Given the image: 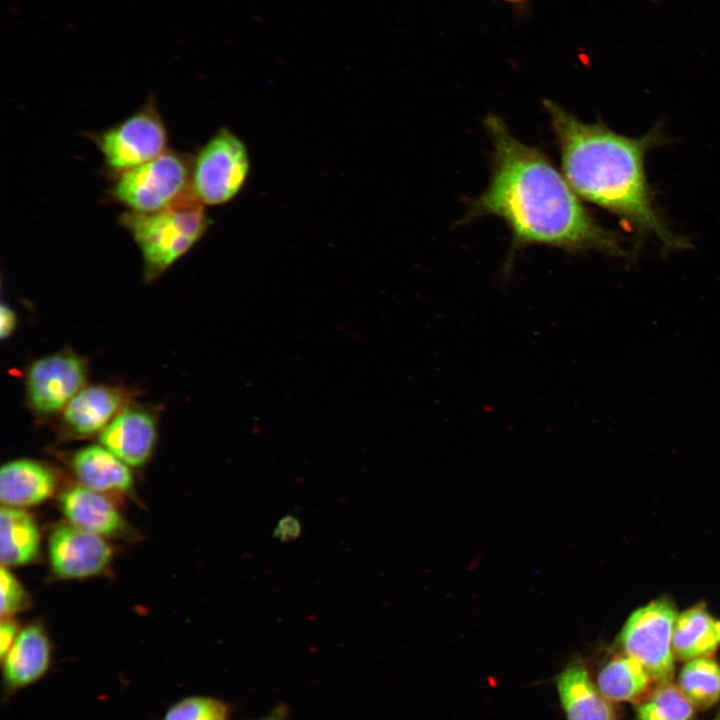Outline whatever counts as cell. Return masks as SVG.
I'll use <instances>...</instances> for the list:
<instances>
[{"label":"cell","instance_id":"cell-7","mask_svg":"<svg viewBox=\"0 0 720 720\" xmlns=\"http://www.w3.org/2000/svg\"><path fill=\"white\" fill-rule=\"evenodd\" d=\"M89 138L115 174L151 161L168 150L167 130L152 97L129 117L89 134Z\"/></svg>","mask_w":720,"mask_h":720},{"label":"cell","instance_id":"cell-20","mask_svg":"<svg viewBox=\"0 0 720 720\" xmlns=\"http://www.w3.org/2000/svg\"><path fill=\"white\" fill-rule=\"evenodd\" d=\"M678 686L694 708H711L720 700L719 664L711 658L687 661L679 673Z\"/></svg>","mask_w":720,"mask_h":720},{"label":"cell","instance_id":"cell-2","mask_svg":"<svg viewBox=\"0 0 720 720\" xmlns=\"http://www.w3.org/2000/svg\"><path fill=\"white\" fill-rule=\"evenodd\" d=\"M561 155L562 171L575 193L615 214L639 236L655 237L664 250L688 247L659 213L647 182V151L662 142L658 128L638 138L602 123H584L553 101L544 100Z\"/></svg>","mask_w":720,"mask_h":720},{"label":"cell","instance_id":"cell-28","mask_svg":"<svg viewBox=\"0 0 720 720\" xmlns=\"http://www.w3.org/2000/svg\"><path fill=\"white\" fill-rule=\"evenodd\" d=\"M503 1L509 2V3H512V4H521V3H524V2L527 1V0H503Z\"/></svg>","mask_w":720,"mask_h":720},{"label":"cell","instance_id":"cell-19","mask_svg":"<svg viewBox=\"0 0 720 720\" xmlns=\"http://www.w3.org/2000/svg\"><path fill=\"white\" fill-rule=\"evenodd\" d=\"M653 680L636 659L622 655L608 661L597 676V686L611 702H638Z\"/></svg>","mask_w":720,"mask_h":720},{"label":"cell","instance_id":"cell-16","mask_svg":"<svg viewBox=\"0 0 720 720\" xmlns=\"http://www.w3.org/2000/svg\"><path fill=\"white\" fill-rule=\"evenodd\" d=\"M72 469L83 486L98 492H127L133 477L129 466L104 446L90 445L76 451Z\"/></svg>","mask_w":720,"mask_h":720},{"label":"cell","instance_id":"cell-23","mask_svg":"<svg viewBox=\"0 0 720 720\" xmlns=\"http://www.w3.org/2000/svg\"><path fill=\"white\" fill-rule=\"evenodd\" d=\"M0 594L2 619L10 618L26 606L27 596L23 586L5 566L0 571Z\"/></svg>","mask_w":720,"mask_h":720},{"label":"cell","instance_id":"cell-9","mask_svg":"<svg viewBox=\"0 0 720 720\" xmlns=\"http://www.w3.org/2000/svg\"><path fill=\"white\" fill-rule=\"evenodd\" d=\"M112 551L102 536L72 524L55 527L49 537V557L55 574L64 579H81L103 572Z\"/></svg>","mask_w":720,"mask_h":720},{"label":"cell","instance_id":"cell-14","mask_svg":"<svg viewBox=\"0 0 720 720\" xmlns=\"http://www.w3.org/2000/svg\"><path fill=\"white\" fill-rule=\"evenodd\" d=\"M562 708L568 720H614L612 703L595 684L583 664L570 663L556 679Z\"/></svg>","mask_w":720,"mask_h":720},{"label":"cell","instance_id":"cell-27","mask_svg":"<svg viewBox=\"0 0 720 720\" xmlns=\"http://www.w3.org/2000/svg\"><path fill=\"white\" fill-rule=\"evenodd\" d=\"M289 710L285 704H279L267 714L255 720H288Z\"/></svg>","mask_w":720,"mask_h":720},{"label":"cell","instance_id":"cell-4","mask_svg":"<svg viewBox=\"0 0 720 720\" xmlns=\"http://www.w3.org/2000/svg\"><path fill=\"white\" fill-rule=\"evenodd\" d=\"M193 157L166 150L144 164L116 174L111 198L137 213L168 207L191 190Z\"/></svg>","mask_w":720,"mask_h":720},{"label":"cell","instance_id":"cell-24","mask_svg":"<svg viewBox=\"0 0 720 720\" xmlns=\"http://www.w3.org/2000/svg\"><path fill=\"white\" fill-rule=\"evenodd\" d=\"M300 534L301 524L299 520L292 515H286L281 518L273 532V536L281 541L296 539Z\"/></svg>","mask_w":720,"mask_h":720},{"label":"cell","instance_id":"cell-12","mask_svg":"<svg viewBox=\"0 0 720 720\" xmlns=\"http://www.w3.org/2000/svg\"><path fill=\"white\" fill-rule=\"evenodd\" d=\"M51 662L52 646L44 628L39 624L25 626L1 659L4 697L9 698L40 681L48 673Z\"/></svg>","mask_w":720,"mask_h":720},{"label":"cell","instance_id":"cell-22","mask_svg":"<svg viewBox=\"0 0 720 720\" xmlns=\"http://www.w3.org/2000/svg\"><path fill=\"white\" fill-rule=\"evenodd\" d=\"M229 705L209 696H188L168 708L161 720H228Z\"/></svg>","mask_w":720,"mask_h":720},{"label":"cell","instance_id":"cell-18","mask_svg":"<svg viewBox=\"0 0 720 720\" xmlns=\"http://www.w3.org/2000/svg\"><path fill=\"white\" fill-rule=\"evenodd\" d=\"M40 533L32 517L13 507L0 511V560L2 566L31 563L39 555Z\"/></svg>","mask_w":720,"mask_h":720},{"label":"cell","instance_id":"cell-3","mask_svg":"<svg viewBox=\"0 0 720 720\" xmlns=\"http://www.w3.org/2000/svg\"><path fill=\"white\" fill-rule=\"evenodd\" d=\"M137 244L146 281H154L184 256L207 232L205 205L190 191L168 207L151 213L126 211L119 217Z\"/></svg>","mask_w":720,"mask_h":720},{"label":"cell","instance_id":"cell-15","mask_svg":"<svg viewBox=\"0 0 720 720\" xmlns=\"http://www.w3.org/2000/svg\"><path fill=\"white\" fill-rule=\"evenodd\" d=\"M60 507L70 524L100 536H112L124 529L115 506L101 493L85 486L64 491Z\"/></svg>","mask_w":720,"mask_h":720},{"label":"cell","instance_id":"cell-6","mask_svg":"<svg viewBox=\"0 0 720 720\" xmlns=\"http://www.w3.org/2000/svg\"><path fill=\"white\" fill-rule=\"evenodd\" d=\"M249 171L245 144L231 130L221 128L193 157L190 190L205 206L222 205L238 195Z\"/></svg>","mask_w":720,"mask_h":720},{"label":"cell","instance_id":"cell-17","mask_svg":"<svg viewBox=\"0 0 720 720\" xmlns=\"http://www.w3.org/2000/svg\"><path fill=\"white\" fill-rule=\"evenodd\" d=\"M720 647V621L702 605L677 616L672 636L674 657L680 661L709 658Z\"/></svg>","mask_w":720,"mask_h":720},{"label":"cell","instance_id":"cell-26","mask_svg":"<svg viewBox=\"0 0 720 720\" xmlns=\"http://www.w3.org/2000/svg\"><path fill=\"white\" fill-rule=\"evenodd\" d=\"M17 326V316L5 303L1 304L0 309V336L2 339L8 338Z\"/></svg>","mask_w":720,"mask_h":720},{"label":"cell","instance_id":"cell-10","mask_svg":"<svg viewBox=\"0 0 720 720\" xmlns=\"http://www.w3.org/2000/svg\"><path fill=\"white\" fill-rule=\"evenodd\" d=\"M127 404L128 393L121 387L107 384L85 386L61 412L60 434L66 438L100 434Z\"/></svg>","mask_w":720,"mask_h":720},{"label":"cell","instance_id":"cell-8","mask_svg":"<svg viewBox=\"0 0 720 720\" xmlns=\"http://www.w3.org/2000/svg\"><path fill=\"white\" fill-rule=\"evenodd\" d=\"M87 376V361L71 350L35 360L25 376V398L29 409L40 418L61 413L85 387Z\"/></svg>","mask_w":720,"mask_h":720},{"label":"cell","instance_id":"cell-11","mask_svg":"<svg viewBox=\"0 0 720 720\" xmlns=\"http://www.w3.org/2000/svg\"><path fill=\"white\" fill-rule=\"evenodd\" d=\"M156 440V416L150 409L130 403L99 435L101 445L130 467H140L150 459Z\"/></svg>","mask_w":720,"mask_h":720},{"label":"cell","instance_id":"cell-25","mask_svg":"<svg viewBox=\"0 0 720 720\" xmlns=\"http://www.w3.org/2000/svg\"><path fill=\"white\" fill-rule=\"evenodd\" d=\"M19 633L17 623L10 618L2 619L0 624V658L2 659L13 645Z\"/></svg>","mask_w":720,"mask_h":720},{"label":"cell","instance_id":"cell-5","mask_svg":"<svg viewBox=\"0 0 720 720\" xmlns=\"http://www.w3.org/2000/svg\"><path fill=\"white\" fill-rule=\"evenodd\" d=\"M676 618L672 601L654 600L628 617L617 638L621 652L639 661L657 683L670 682L674 677L672 636Z\"/></svg>","mask_w":720,"mask_h":720},{"label":"cell","instance_id":"cell-13","mask_svg":"<svg viewBox=\"0 0 720 720\" xmlns=\"http://www.w3.org/2000/svg\"><path fill=\"white\" fill-rule=\"evenodd\" d=\"M56 483L46 465L31 459L13 460L0 469V500L13 508L37 505L53 495Z\"/></svg>","mask_w":720,"mask_h":720},{"label":"cell","instance_id":"cell-21","mask_svg":"<svg viewBox=\"0 0 720 720\" xmlns=\"http://www.w3.org/2000/svg\"><path fill=\"white\" fill-rule=\"evenodd\" d=\"M638 702V720H690L694 714L693 705L672 681L658 683Z\"/></svg>","mask_w":720,"mask_h":720},{"label":"cell","instance_id":"cell-29","mask_svg":"<svg viewBox=\"0 0 720 720\" xmlns=\"http://www.w3.org/2000/svg\"><path fill=\"white\" fill-rule=\"evenodd\" d=\"M714 720H720V713L716 716Z\"/></svg>","mask_w":720,"mask_h":720},{"label":"cell","instance_id":"cell-1","mask_svg":"<svg viewBox=\"0 0 720 720\" xmlns=\"http://www.w3.org/2000/svg\"><path fill=\"white\" fill-rule=\"evenodd\" d=\"M484 123L493 144L491 176L483 193L470 202L467 220H504L512 232L513 251L541 244L623 255L617 234L589 214L544 152L516 139L497 115H488Z\"/></svg>","mask_w":720,"mask_h":720}]
</instances>
